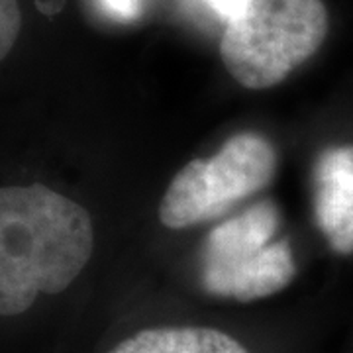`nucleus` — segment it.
<instances>
[{
  "label": "nucleus",
  "instance_id": "nucleus-8",
  "mask_svg": "<svg viewBox=\"0 0 353 353\" xmlns=\"http://www.w3.org/2000/svg\"><path fill=\"white\" fill-rule=\"evenodd\" d=\"M208 6L216 12V16L224 18V20H232L236 14L240 12L241 6L245 4V0H206Z\"/></svg>",
  "mask_w": 353,
  "mask_h": 353
},
{
  "label": "nucleus",
  "instance_id": "nucleus-7",
  "mask_svg": "<svg viewBox=\"0 0 353 353\" xmlns=\"http://www.w3.org/2000/svg\"><path fill=\"white\" fill-rule=\"evenodd\" d=\"M22 28L18 0H0V55L6 57L14 48Z\"/></svg>",
  "mask_w": 353,
  "mask_h": 353
},
{
  "label": "nucleus",
  "instance_id": "nucleus-3",
  "mask_svg": "<svg viewBox=\"0 0 353 353\" xmlns=\"http://www.w3.org/2000/svg\"><path fill=\"white\" fill-rule=\"evenodd\" d=\"M279 210L271 201L218 224L199 255L204 290L218 299L252 303L289 287L296 267L289 241L279 238Z\"/></svg>",
  "mask_w": 353,
  "mask_h": 353
},
{
  "label": "nucleus",
  "instance_id": "nucleus-2",
  "mask_svg": "<svg viewBox=\"0 0 353 353\" xmlns=\"http://www.w3.org/2000/svg\"><path fill=\"white\" fill-rule=\"evenodd\" d=\"M326 34L328 10L322 0H245L226 22L220 55L241 87L263 90L308 61Z\"/></svg>",
  "mask_w": 353,
  "mask_h": 353
},
{
  "label": "nucleus",
  "instance_id": "nucleus-6",
  "mask_svg": "<svg viewBox=\"0 0 353 353\" xmlns=\"http://www.w3.org/2000/svg\"><path fill=\"white\" fill-rule=\"evenodd\" d=\"M110 353H250L214 328H155L120 341Z\"/></svg>",
  "mask_w": 353,
  "mask_h": 353
},
{
  "label": "nucleus",
  "instance_id": "nucleus-1",
  "mask_svg": "<svg viewBox=\"0 0 353 353\" xmlns=\"http://www.w3.org/2000/svg\"><path fill=\"white\" fill-rule=\"evenodd\" d=\"M94 248L87 210L46 185L0 190V312H26L39 294L65 290Z\"/></svg>",
  "mask_w": 353,
  "mask_h": 353
},
{
  "label": "nucleus",
  "instance_id": "nucleus-5",
  "mask_svg": "<svg viewBox=\"0 0 353 353\" xmlns=\"http://www.w3.org/2000/svg\"><path fill=\"white\" fill-rule=\"evenodd\" d=\"M316 224L330 248L353 253V145H330L318 155L312 171Z\"/></svg>",
  "mask_w": 353,
  "mask_h": 353
},
{
  "label": "nucleus",
  "instance_id": "nucleus-4",
  "mask_svg": "<svg viewBox=\"0 0 353 353\" xmlns=\"http://www.w3.org/2000/svg\"><path fill=\"white\" fill-rule=\"evenodd\" d=\"M277 169V152L257 132H240L210 159H192L171 181L159 220L171 230L210 222L265 189Z\"/></svg>",
  "mask_w": 353,
  "mask_h": 353
},
{
  "label": "nucleus",
  "instance_id": "nucleus-9",
  "mask_svg": "<svg viewBox=\"0 0 353 353\" xmlns=\"http://www.w3.org/2000/svg\"><path fill=\"white\" fill-rule=\"evenodd\" d=\"M104 4L120 16H134L138 10V0H104Z\"/></svg>",
  "mask_w": 353,
  "mask_h": 353
}]
</instances>
